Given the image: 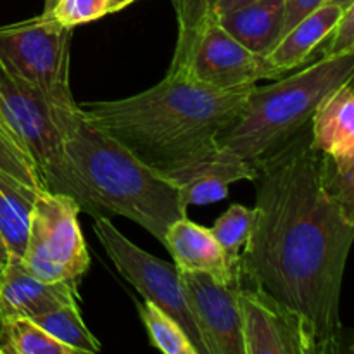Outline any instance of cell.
I'll list each match as a JSON object with an SVG mask.
<instances>
[{
	"instance_id": "31",
	"label": "cell",
	"mask_w": 354,
	"mask_h": 354,
	"mask_svg": "<svg viewBox=\"0 0 354 354\" xmlns=\"http://www.w3.org/2000/svg\"><path fill=\"white\" fill-rule=\"evenodd\" d=\"M130 6V0H109V12H118Z\"/></svg>"
},
{
	"instance_id": "14",
	"label": "cell",
	"mask_w": 354,
	"mask_h": 354,
	"mask_svg": "<svg viewBox=\"0 0 354 354\" xmlns=\"http://www.w3.org/2000/svg\"><path fill=\"white\" fill-rule=\"evenodd\" d=\"M162 245L168 249L180 272H203L221 282L242 283L239 263L228 258L211 228L182 218L168 228Z\"/></svg>"
},
{
	"instance_id": "19",
	"label": "cell",
	"mask_w": 354,
	"mask_h": 354,
	"mask_svg": "<svg viewBox=\"0 0 354 354\" xmlns=\"http://www.w3.org/2000/svg\"><path fill=\"white\" fill-rule=\"evenodd\" d=\"M41 328L48 332L68 348L75 349L76 354H93L102 349L99 339L88 330L80 313L78 303L62 304L48 313L33 318Z\"/></svg>"
},
{
	"instance_id": "25",
	"label": "cell",
	"mask_w": 354,
	"mask_h": 354,
	"mask_svg": "<svg viewBox=\"0 0 354 354\" xmlns=\"http://www.w3.org/2000/svg\"><path fill=\"white\" fill-rule=\"evenodd\" d=\"M322 173L328 196L346 218L354 223V158L332 161L322 156Z\"/></svg>"
},
{
	"instance_id": "22",
	"label": "cell",
	"mask_w": 354,
	"mask_h": 354,
	"mask_svg": "<svg viewBox=\"0 0 354 354\" xmlns=\"http://www.w3.org/2000/svg\"><path fill=\"white\" fill-rule=\"evenodd\" d=\"M0 171L19 180L21 183L31 189H44L33 159L30 158L26 149L17 140L2 116H0Z\"/></svg>"
},
{
	"instance_id": "15",
	"label": "cell",
	"mask_w": 354,
	"mask_h": 354,
	"mask_svg": "<svg viewBox=\"0 0 354 354\" xmlns=\"http://www.w3.org/2000/svg\"><path fill=\"white\" fill-rule=\"evenodd\" d=\"M310 130L311 144L324 158L332 161L354 158V85L341 86L318 106Z\"/></svg>"
},
{
	"instance_id": "1",
	"label": "cell",
	"mask_w": 354,
	"mask_h": 354,
	"mask_svg": "<svg viewBox=\"0 0 354 354\" xmlns=\"http://www.w3.org/2000/svg\"><path fill=\"white\" fill-rule=\"evenodd\" d=\"M256 204L239 268L242 286L289 315L310 354L341 341V290L354 223L328 196L310 124L256 165Z\"/></svg>"
},
{
	"instance_id": "2",
	"label": "cell",
	"mask_w": 354,
	"mask_h": 354,
	"mask_svg": "<svg viewBox=\"0 0 354 354\" xmlns=\"http://www.w3.org/2000/svg\"><path fill=\"white\" fill-rule=\"evenodd\" d=\"M249 88L216 90L178 73L116 100L78 104L83 116L161 175L206 158L244 106Z\"/></svg>"
},
{
	"instance_id": "30",
	"label": "cell",
	"mask_w": 354,
	"mask_h": 354,
	"mask_svg": "<svg viewBox=\"0 0 354 354\" xmlns=\"http://www.w3.org/2000/svg\"><path fill=\"white\" fill-rule=\"evenodd\" d=\"M10 256H12V254H10V251H9V248H7L6 241H3V237L0 235V275H2L3 268H6L7 263H9Z\"/></svg>"
},
{
	"instance_id": "28",
	"label": "cell",
	"mask_w": 354,
	"mask_h": 354,
	"mask_svg": "<svg viewBox=\"0 0 354 354\" xmlns=\"http://www.w3.org/2000/svg\"><path fill=\"white\" fill-rule=\"evenodd\" d=\"M325 2L327 0H286V21H283L282 37L290 28L296 26L303 17H306L308 14L313 12Z\"/></svg>"
},
{
	"instance_id": "18",
	"label": "cell",
	"mask_w": 354,
	"mask_h": 354,
	"mask_svg": "<svg viewBox=\"0 0 354 354\" xmlns=\"http://www.w3.org/2000/svg\"><path fill=\"white\" fill-rule=\"evenodd\" d=\"M40 189H31L0 171V235L10 254L21 258L26 248L31 213Z\"/></svg>"
},
{
	"instance_id": "16",
	"label": "cell",
	"mask_w": 354,
	"mask_h": 354,
	"mask_svg": "<svg viewBox=\"0 0 354 354\" xmlns=\"http://www.w3.org/2000/svg\"><path fill=\"white\" fill-rule=\"evenodd\" d=\"M214 17L249 50L266 57L282 38L286 0H256Z\"/></svg>"
},
{
	"instance_id": "26",
	"label": "cell",
	"mask_w": 354,
	"mask_h": 354,
	"mask_svg": "<svg viewBox=\"0 0 354 354\" xmlns=\"http://www.w3.org/2000/svg\"><path fill=\"white\" fill-rule=\"evenodd\" d=\"M48 16L66 28L92 23L109 12V0H55Z\"/></svg>"
},
{
	"instance_id": "6",
	"label": "cell",
	"mask_w": 354,
	"mask_h": 354,
	"mask_svg": "<svg viewBox=\"0 0 354 354\" xmlns=\"http://www.w3.org/2000/svg\"><path fill=\"white\" fill-rule=\"evenodd\" d=\"M73 28L48 14L0 26V66L40 90L52 106H75L69 86Z\"/></svg>"
},
{
	"instance_id": "33",
	"label": "cell",
	"mask_w": 354,
	"mask_h": 354,
	"mask_svg": "<svg viewBox=\"0 0 354 354\" xmlns=\"http://www.w3.org/2000/svg\"><path fill=\"white\" fill-rule=\"evenodd\" d=\"M327 2L335 3V6H339V7H342V9H344L346 6H349V2H351V0H327Z\"/></svg>"
},
{
	"instance_id": "4",
	"label": "cell",
	"mask_w": 354,
	"mask_h": 354,
	"mask_svg": "<svg viewBox=\"0 0 354 354\" xmlns=\"http://www.w3.org/2000/svg\"><path fill=\"white\" fill-rule=\"evenodd\" d=\"M344 85H354V48L320 55L272 85L256 83L241 113L218 137V147L256 166L306 128L318 106Z\"/></svg>"
},
{
	"instance_id": "34",
	"label": "cell",
	"mask_w": 354,
	"mask_h": 354,
	"mask_svg": "<svg viewBox=\"0 0 354 354\" xmlns=\"http://www.w3.org/2000/svg\"><path fill=\"white\" fill-rule=\"evenodd\" d=\"M55 3V0H45V9H44V12H48V10L52 9V6H54Z\"/></svg>"
},
{
	"instance_id": "10",
	"label": "cell",
	"mask_w": 354,
	"mask_h": 354,
	"mask_svg": "<svg viewBox=\"0 0 354 354\" xmlns=\"http://www.w3.org/2000/svg\"><path fill=\"white\" fill-rule=\"evenodd\" d=\"M182 280L206 354H245L239 299L242 283L221 282L203 272H182Z\"/></svg>"
},
{
	"instance_id": "13",
	"label": "cell",
	"mask_w": 354,
	"mask_h": 354,
	"mask_svg": "<svg viewBox=\"0 0 354 354\" xmlns=\"http://www.w3.org/2000/svg\"><path fill=\"white\" fill-rule=\"evenodd\" d=\"M178 189L182 203L189 206H207L223 201L228 187L241 180H254L256 166L234 152L218 147L206 158L166 175Z\"/></svg>"
},
{
	"instance_id": "8",
	"label": "cell",
	"mask_w": 354,
	"mask_h": 354,
	"mask_svg": "<svg viewBox=\"0 0 354 354\" xmlns=\"http://www.w3.org/2000/svg\"><path fill=\"white\" fill-rule=\"evenodd\" d=\"M93 232L121 277H124L145 301L156 304L176 320L189 335L197 354H206V346L189 306L178 266L162 261L135 245L114 227L109 216H97L93 220Z\"/></svg>"
},
{
	"instance_id": "12",
	"label": "cell",
	"mask_w": 354,
	"mask_h": 354,
	"mask_svg": "<svg viewBox=\"0 0 354 354\" xmlns=\"http://www.w3.org/2000/svg\"><path fill=\"white\" fill-rule=\"evenodd\" d=\"M78 282H47L10 256L0 275V311L3 318H37L62 304L78 303Z\"/></svg>"
},
{
	"instance_id": "24",
	"label": "cell",
	"mask_w": 354,
	"mask_h": 354,
	"mask_svg": "<svg viewBox=\"0 0 354 354\" xmlns=\"http://www.w3.org/2000/svg\"><path fill=\"white\" fill-rule=\"evenodd\" d=\"M216 3L218 0H171L176 26H178L171 61H176L185 52L190 40L201 30V26L213 19Z\"/></svg>"
},
{
	"instance_id": "32",
	"label": "cell",
	"mask_w": 354,
	"mask_h": 354,
	"mask_svg": "<svg viewBox=\"0 0 354 354\" xmlns=\"http://www.w3.org/2000/svg\"><path fill=\"white\" fill-rule=\"evenodd\" d=\"M3 342H6V337H3V317L2 311H0V354H3Z\"/></svg>"
},
{
	"instance_id": "35",
	"label": "cell",
	"mask_w": 354,
	"mask_h": 354,
	"mask_svg": "<svg viewBox=\"0 0 354 354\" xmlns=\"http://www.w3.org/2000/svg\"><path fill=\"white\" fill-rule=\"evenodd\" d=\"M135 2V0H130V3H133Z\"/></svg>"
},
{
	"instance_id": "29",
	"label": "cell",
	"mask_w": 354,
	"mask_h": 354,
	"mask_svg": "<svg viewBox=\"0 0 354 354\" xmlns=\"http://www.w3.org/2000/svg\"><path fill=\"white\" fill-rule=\"evenodd\" d=\"M256 2V0H218L216 9H214V16L221 12H228V10L239 9L242 6H248V3Z\"/></svg>"
},
{
	"instance_id": "11",
	"label": "cell",
	"mask_w": 354,
	"mask_h": 354,
	"mask_svg": "<svg viewBox=\"0 0 354 354\" xmlns=\"http://www.w3.org/2000/svg\"><path fill=\"white\" fill-rule=\"evenodd\" d=\"M239 299L245 354H310L299 325L280 308L244 286Z\"/></svg>"
},
{
	"instance_id": "27",
	"label": "cell",
	"mask_w": 354,
	"mask_h": 354,
	"mask_svg": "<svg viewBox=\"0 0 354 354\" xmlns=\"http://www.w3.org/2000/svg\"><path fill=\"white\" fill-rule=\"evenodd\" d=\"M354 48V0L342 9V16L330 37L318 47L320 55L341 54Z\"/></svg>"
},
{
	"instance_id": "17",
	"label": "cell",
	"mask_w": 354,
	"mask_h": 354,
	"mask_svg": "<svg viewBox=\"0 0 354 354\" xmlns=\"http://www.w3.org/2000/svg\"><path fill=\"white\" fill-rule=\"evenodd\" d=\"M342 16V7L325 2L318 9L308 14L296 26L290 28L279 40L272 52L266 55L270 64L283 75L297 66L304 64L318 50L322 44L330 37Z\"/></svg>"
},
{
	"instance_id": "5",
	"label": "cell",
	"mask_w": 354,
	"mask_h": 354,
	"mask_svg": "<svg viewBox=\"0 0 354 354\" xmlns=\"http://www.w3.org/2000/svg\"><path fill=\"white\" fill-rule=\"evenodd\" d=\"M0 116L33 159L44 189L68 194L90 216H107L73 166L64 149V133L54 116V106L30 83L0 66Z\"/></svg>"
},
{
	"instance_id": "23",
	"label": "cell",
	"mask_w": 354,
	"mask_h": 354,
	"mask_svg": "<svg viewBox=\"0 0 354 354\" xmlns=\"http://www.w3.org/2000/svg\"><path fill=\"white\" fill-rule=\"evenodd\" d=\"M252 216H254L252 207L242 206V204H232L214 221L213 228H211L213 235L232 261L239 263V259H241L242 249H244L249 232H251Z\"/></svg>"
},
{
	"instance_id": "9",
	"label": "cell",
	"mask_w": 354,
	"mask_h": 354,
	"mask_svg": "<svg viewBox=\"0 0 354 354\" xmlns=\"http://www.w3.org/2000/svg\"><path fill=\"white\" fill-rule=\"evenodd\" d=\"M168 73L216 90L249 88L259 80L282 76L265 55L254 54L232 37L216 17L201 26L185 52L171 61Z\"/></svg>"
},
{
	"instance_id": "3",
	"label": "cell",
	"mask_w": 354,
	"mask_h": 354,
	"mask_svg": "<svg viewBox=\"0 0 354 354\" xmlns=\"http://www.w3.org/2000/svg\"><path fill=\"white\" fill-rule=\"evenodd\" d=\"M54 116L64 133L66 154L99 206L106 213L128 218L165 242L168 228L187 218L189 207L182 203L178 189L121 142L90 123L78 102L54 106Z\"/></svg>"
},
{
	"instance_id": "7",
	"label": "cell",
	"mask_w": 354,
	"mask_h": 354,
	"mask_svg": "<svg viewBox=\"0 0 354 354\" xmlns=\"http://www.w3.org/2000/svg\"><path fill=\"white\" fill-rule=\"evenodd\" d=\"M80 213L75 197L38 190L21 256L30 272L47 282H78L85 275L90 254L78 223Z\"/></svg>"
},
{
	"instance_id": "20",
	"label": "cell",
	"mask_w": 354,
	"mask_h": 354,
	"mask_svg": "<svg viewBox=\"0 0 354 354\" xmlns=\"http://www.w3.org/2000/svg\"><path fill=\"white\" fill-rule=\"evenodd\" d=\"M3 354H76L26 317L3 318Z\"/></svg>"
},
{
	"instance_id": "21",
	"label": "cell",
	"mask_w": 354,
	"mask_h": 354,
	"mask_svg": "<svg viewBox=\"0 0 354 354\" xmlns=\"http://www.w3.org/2000/svg\"><path fill=\"white\" fill-rule=\"evenodd\" d=\"M137 310L154 348L166 354H197L189 335L168 313L145 299Z\"/></svg>"
}]
</instances>
